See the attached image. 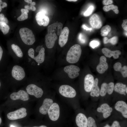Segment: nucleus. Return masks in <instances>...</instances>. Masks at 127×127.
Here are the masks:
<instances>
[{"instance_id":"nucleus-1","label":"nucleus","mask_w":127,"mask_h":127,"mask_svg":"<svg viewBox=\"0 0 127 127\" xmlns=\"http://www.w3.org/2000/svg\"><path fill=\"white\" fill-rule=\"evenodd\" d=\"M82 52L81 46L75 44L71 47L68 51L66 57L67 61L70 63L77 62L80 57Z\"/></svg>"},{"instance_id":"nucleus-2","label":"nucleus","mask_w":127,"mask_h":127,"mask_svg":"<svg viewBox=\"0 0 127 127\" xmlns=\"http://www.w3.org/2000/svg\"><path fill=\"white\" fill-rule=\"evenodd\" d=\"M19 32L21 38L25 44L30 45L35 42L34 35L30 29L27 28H23L20 29Z\"/></svg>"},{"instance_id":"nucleus-3","label":"nucleus","mask_w":127,"mask_h":127,"mask_svg":"<svg viewBox=\"0 0 127 127\" xmlns=\"http://www.w3.org/2000/svg\"><path fill=\"white\" fill-rule=\"evenodd\" d=\"M60 94L63 96L69 98H73L76 94L75 90L70 86L64 85H61L59 89Z\"/></svg>"},{"instance_id":"nucleus-4","label":"nucleus","mask_w":127,"mask_h":127,"mask_svg":"<svg viewBox=\"0 0 127 127\" xmlns=\"http://www.w3.org/2000/svg\"><path fill=\"white\" fill-rule=\"evenodd\" d=\"M26 109L22 107L13 111L10 112L7 115L9 119L14 120L20 119L25 117L27 115Z\"/></svg>"},{"instance_id":"nucleus-5","label":"nucleus","mask_w":127,"mask_h":127,"mask_svg":"<svg viewBox=\"0 0 127 127\" xmlns=\"http://www.w3.org/2000/svg\"><path fill=\"white\" fill-rule=\"evenodd\" d=\"M48 113L51 120L53 121L57 120L60 115V108L58 104L56 103H53L49 108Z\"/></svg>"},{"instance_id":"nucleus-6","label":"nucleus","mask_w":127,"mask_h":127,"mask_svg":"<svg viewBox=\"0 0 127 127\" xmlns=\"http://www.w3.org/2000/svg\"><path fill=\"white\" fill-rule=\"evenodd\" d=\"M26 89L28 94L34 95L37 98L41 97L43 93V91L41 88L33 84L28 85Z\"/></svg>"},{"instance_id":"nucleus-7","label":"nucleus","mask_w":127,"mask_h":127,"mask_svg":"<svg viewBox=\"0 0 127 127\" xmlns=\"http://www.w3.org/2000/svg\"><path fill=\"white\" fill-rule=\"evenodd\" d=\"M12 74L14 78L18 80L23 79L25 75L24 69L18 65H15L13 67L12 71Z\"/></svg>"},{"instance_id":"nucleus-8","label":"nucleus","mask_w":127,"mask_h":127,"mask_svg":"<svg viewBox=\"0 0 127 127\" xmlns=\"http://www.w3.org/2000/svg\"><path fill=\"white\" fill-rule=\"evenodd\" d=\"M114 84L113 82H110L108 83H103L101 85L100 91V95L102 97L105 96L107 93L111 95L114 90Z\"/></svg>"},{"instance_id":"nucleus-9","label":"nucleus","mask_w":127,"mask_h":127,"mask_svg":"<svg viewBox=\"0 0 127 127\" xmlns=\"http://www.w3.org/2000/svg\"><path fill=\"white\" fill-rule=\"evenodd\" d=\"M79 68L77 66L74 65H70L65 67L64 68V71L67 73L69 77L74 79L79 75Z\"/></svg>"},{"instance_id":"nucleus-10","label":"nucleus","mask_w":127,"mask_h":127,"mask_svg":"<svg viewBox=\"0 0 127 127\" xmlns=\"http://www.w3.org/2000/svg\"><path fill=\"white\" fill-rule=\"evenodd\" d=\"M97 111L98 112L102 113L104 118H107L111 115L113 108L108 104L105 103L102 104L100 107H98Z\"/></svg>"},{"instance_id":"nucleus-11","label":"nucleus","mask_w":127,"mask_h":127,"mask_svg":"<svg viewBox=\"0 0 127 127\" xmlns=\"http://www.w3.org/2000/svg\"><path fill=\"white\" fill-rule=\"evenodd\" d=\"M114 108L116 110L121 113L124 118H127V104L125 101H118L115 104Z\"/></svg>"},{"instance_id":"nucleus-12","label":"nucleus","mask_w":127,"mask_h":127,"mask_svg":"<svg viewBox=\"0 0 127 127\" xmlns=\"http://www.w3.org/2000/svg\"><path fill=\"white\" fill-rule=\"evenodd\" d=\"M10 98L13 100L21 99L23 101H26L29 99V95L25 91L20 90L17 92H14L10 95Z\"/></svg>"},{"instance_id":"nucleus-13","label":"nucleus","mask_w":127,"mask_h":127,"mask_svg":"<svg viewBox=\"0 0 127 127\" xmlns=\"http://www.w3.org/2000/svg\"><path fill=\"white\" fill-rule=\"evenodd\" d=\"M36 19L38 24L40 26H46L48 24L49 19L48 17L46 16L42 12H38L36 16Z\"/></svg>"},{"instance_id":"nucleus-14","label":"nucleus","mask_w":127,"mask_h":127,"mask_svg":"<svg viewBox=\"0 0 127 127\" xmlns=\"http://www.w3.org/2000/svg\"><path fill=\"white\" fill-rule=\"evenodd\" d=\"M45 38L47 47L48 48H51L53 47L55 42L57 39V37L55 33H48Z\"/></svg>"},{"instance_id":"nucleus-15","label":"nucleus","mask_w":127,"mask_h":127,"mask_svg":"<svg viewBox=\"0 0 127 127\" xmlns=\"http://www.w3.org/2000/svg\"><path fill=\"white\" fill-rule=\"evenodd\" d=\"M69 30L68 27H64L60 35L59 44L60 47H63L66 43L68 38Z\"/></svg>"},{"instance_id":"nucleus-16","label":"nucleus","mask_w":127,"mask_h":127,"mask_svg":"<svg viewBox=\"0 0 127 127\" xmlns=\"http://www.w3.org/2000/svg\"><path fill=\"white\" fill-rule=\"evenodd\" d=\"M89 22L93 28L99 29L102 25V22L99 16L96 14H93L90 17Z\"/></svg>"},{"instance_id":"nucleus-17","label":"nucleus","mask_w":127,"mask_h":127,"mask_svg":"<svg viewBox=\"0 0 127 127\" xmlns=\"http://www.w3.org/2000/svg\"><path fill=\"white\" fill-rule=\"evenodd\" d=\"M94 78L91 74H88L84 79V88L85 91L88 92H90L93 84Z\"/></svg>"},{"instance_id":"nucleus-18","label":"nucleus","mask_w":127,"mask_h":127,"mask_svg":"<svg viewBox=\"0 0 127 127\" xmlns=\"http://www.w3.org/2000/svg\"><path fill=\"white\" fill-rule=\"evenodd\" d=\"M106 61V58L105 56H102L100 57L99 63L96 68L97 71L99 73H103L107 69L108 66Z\"/></svg>"},{"instance_id":"nucleus-19","label":"nucleus","mask_w":127,"mask_h":127,"mask_svg":"<svg viewBox=\"0 0 127 127\" xmlns=\"http://www.w3.org/2000/svg\"><path fill=\"white\" fill-rule=\"evenodd\" d=\"M75 122L78 127H87V118L83 113H79L77 115Z\"/></svg>"},{"instance_id":"nucleus-20","label":"nucleus","mask_w":127,"mask_h":127,"mask_svg":"<svg viewBox=\"0 0 127 127\" xmlns=\"http://www.w3.org/2000/svg\"><path fill=\"white\" fill-rule=\"evenodd\" d=\"M63 24L61 22H56L49 25L48 27V33L56 32L60 35L62 30Z\"/></svg>"},{"instance_id":"nucleus-21","label":"nucleus","mask_w":127,"mask_h":127,"mask_svg":"<svg viewBox=\"0 0 127 127\" xmlns=\"http://www.w3.org/2000/svg\"><path fill=\"white\" fill-rule=\"evenodd\" d=\"M53 103V101L52 99L49 98L45 99L42 105L39 108L40 112L43 115L47 114L49 108Z\"/></svg>"},{"instance_id":"nucleus-22","label":"nucleus","mask_w":127,"mask_h":127,"mask_svg":"<svg viewBox=\"0 0 127 127\" xmlns=\"http://www.w3.org/2000/svg\"><path fill=\"white\" fill-rule=\"evenodd\" d=\"M102 53L106 57L110 58L113 56L115 59H118L119 55L121 54V52L119 50L111 51L108 48H104L102 50Z\"/></svg>"},{"instance_id":"nucleus-23","label":"nucleus","mask_w":127,"mask_h":127,"mask_svg":"<svg viewBox=\"0 0 127 127\" xmlns=\"http://www.w3.org/2000/svg\"><path fill=\"white\" fill-rule=\"evenodd\" d=\"M98 79L96 78L94 80L92 87L90 91V96L93 97H98L100 95V89L98 86Z\"/></svg>"},{"instance_id":"nucleus-24","label":"nucleus","mask_w":127,"mask_h":127,"mask_svg":"<svg viewBox=\"0 0 127 127\" xmlns=\"http://www.w3.org/2000/svg\"><path fill=\"white\" fill-rule=\"evenodd\" d=\"M113 68L115 71L120 72L123 77H127V66H124L122 67L121 64L120 62H117L114 64L113 66Z\"/></svg>"},{"instance_id":"nucleus-25","label":"nucleus","mask_w":127,"mask_h":127,"mask_svg":"<svg viewBox=\"0 0 127 127\" xmlns=\"http://www.w3.org/2000/svg\"><path fill=\"white\" fill-rule=\"evenodd\" d=\"M127 87L126 84L121 83H118L114 85V90L121 95H126L125 90Z\"/></svg>"},{"instance_id":"nucleus-26","label":"nucleus","mask_w":127,"mask_h":127,"mask_svg":"<svg viewBox=\"0 0 127 127\" xmlns=\"http://www.w3.org/2000/svg\"><path fill=\"white\" fill-rule=\"evenodd\" d=\"M45 49L42 47L39 52L38 54L36 56H34L32 59H33L38 63L40 64L43 63L44 60Z\"/></svg>"},{"instance_id":"nucleus-27","label":"nucleus","mask_w":127,"mask_h":127,"mask_svg":"<svg viewBox=\"0 0 127 127\" xmlns=\"http://www.w3.org/2000/svg\"><path fill=\"white\" fill-rule=\"evenodd\" d=\"M11 48L17 56L20 58L23 57V53L20 48L18 45L13 44L11 45Z\"/></svg>"},{"instance_id":"nucleus-28","label":"nucleus","mask_w":127,"mask_h":127,"mask_svg":"<svg viewBox=\"0 0 127 127\" xmlns=\"http://www.w3.org/2000/svg\"><path fill=\"white\" fill-rule=\"evenodd\" d=\"M103 10L105 12H108L111 10H112L116 14L119 13L118 7L114 4H111L107 6H104L103 7Z\"/></svg>"},{"instance_id":"nucleus-29","label":"nucleus","mask_w":127,"mask_h":127,"mask_svg":"<svg viewBox=\"0 0 127 127\" xmlns=\"http://www.w3.org/2000/svg\"><path fill=\"white\" fill-rule=\"evenodd\" d=\"M118 38L117 36H114L110 39H108L106 37H104L103 39V42L104 44H107L109 43H111L113 45L116 44L118 42Z\"/></svg>"},{"instance_id":"nucleus-30","label":"nucleus","mask_w":127,"mask_h":127,"mask_svg":"<svg viewBox=\"0 0 127 127\" xmlns=\"http://www.w3.org/2000/svg\"><path fill=\"white\" fill-rule=\"evenodd\" d=\"M9 29L10 27L8 25L4 22H0V29L4 34H7Z\"/></svg>"},{"instance_id":"nucleus-31","label":"nucleus","mask_w":127,"mask_h":127,"mask_svg":"<svg viewBox=\"0 0 127 127\" xmlns=\"http://www.w3.org/2000/svg\"><path fill=\"white\" fill-rule=\"evenodd\" d=\"M87 127H97L95 121L92 117L90 116L87 118Z\"/></svg>"},{"instance_id":"nucleus-32","label":"nucleus","mask_w":127,"mask_h":127,"mask_svg":"<svg viewBox=\"0 0 127 127\" xmlns=\"http://www.w3.org/2000/svg\"><path fill=\"white\" fill-rule=\"evenodd\" d=\"M94 9V7L93 6H91L84 13H83L84 16H89L92 13Z\"/></svg>"},{"instance_id":"nucleus-33","label":"nucleus","mask_w":127,"mask_h":127,"mask_svg":"<svg viewBox=\"0 0 127 127\" xmlns=\"http://www.w3.org/2000/svg\"><path fill=\"white\" fill-rule=\"evenodd\" d=\"M111 30L110 26L108 25H106L103 27L101 30V32H107L109 33Z\"/></svg>"},{"instance_id":"nucleus-34","label":"nucleus","mask_w":127,"mask_h":127,"mask_svg":"<svg viewBox=\"0 0 127 127\" xmlns=\"http://www.w3.org/2000/svg\"><path fill=\"white\" fill-rule=\"evenodd\" d=\"M99 42L97 41L93 40L91 41L89 44L90 47L93 48L98 46L99 44Z\"/></svg>"},{"instance_id":"nucleus-35","label":"nucleus","mask_w":127,"mask_h":127,"mask_svg":"<svg viewBox=\"0 0 127 127\" xmlns=\"http://www.w3.org/2000/svg\"><path fill=\"white\" fill-rule=\"evenodd\" d=\"M28 18V14L27 13H21L20 16L17 18V20L19 21H21L27 19Z\"/></svg>"},{"instance_id":"nucleus-36","label":"nucleus","mask_w":127,"mask_h":127,"mask_svg":"<svg viewBox=\"0 0 127 127\" xmlns=\"http://www.w3.org/2000/svg\"><path fill=\"white\" fill-rule=\"evenodd\" d=\"M78 39L80 42L83 44L86 41V39L82 33L79 35Z\"/></svg>"},{"instance_id":"nucleus-37","label":"nucleus","mask_w":127,"mask_h":127,"mask_svg":"<svg viewBox=\"0 0 127 127\" xmlns=\"http://www.w3.org/2000/svg\"><path fill=\"white\" fill-rule=\"evenodd\" d=\"M4 22L6 24L8 23V19L6 17H4V16L3 14H0V22Z\"/></svg>"},{"instance_id":"nucleus-38","label":"nucleus","mask_w":127,"mask_h":127,"mask_svg":"<svg viewBox=\"0 0 127 127\" xmlns=\"http://www.w3.org/2000/svg\"><path fill=\"white\" fill-rule=\"evenodd\" d=\"M123 22L122 25V26L124 30L126 31H127V19L123 20Z\"/></svg>"},{"instance_id":"nucleus-39","label":"nucleus","mask_w":127,"mask_h":127,"mask_svg":"<svg viewBox=\"0 0 127 127\" xmlns=\"http://www.w3.org/2000/svg\"><path fill=\"white\" fill-rule=\"evenodd\" d=\"M110 127H121L120 126L119 122L117 120H115L113 122Z\"/></svg>"},{"instance_id":"nucleus-40","label":"nucleus","mask_w":127,"mask_h":127,"mask_svg":"<svg viewBox=\"0 0 127 127\" xmlns=\"http://www.w3.org/2000/svg\"><path fill=\"white\" fill-rule=\"evenodd\" d=\"M113 1L112 0H104L103 1V4L105 5H107L111 4L113 3Z\"/></svg>"},{"instance_id":"nucleus-41","label":"nucleus","mask_w":127,"mask_h":127,"mask_svg":"<svg viewBox=\"0 0 127 127\" xmlns=\"http://www.w3.org/2000/svg\"><path fill=\"white\" fill-rule=\"evenodd\" d=\"M82 28L84 29H85L86 30H92L91 28H88L85 25H83L82 26Z\"/></svg>"},{"instance_id":"nucleus-42","label":"nucleus","mask_w":127,"mask_h":127,"mask_svg":"<svg viewBox=\"0 0 127 127\" xmlns=\"http://www.w3.org/2000/svg\"><path fill=\"white\" fill-rule=\"evenodd\" d=\"M21 13H28L29 12L28 10L26 9H21Z\"/></svg>"},{"instance_id":"nucleus-43","label":"nucleus","mask_w":127,"mask_h":127,"mask_svg":"<svg viewBox=\"0 0 127 127\" xmlns=\"http://www.w3.org/2000/svg\"><path fill=\"white\" fill-rule=\"evenodd\" d=\"M42 46H37L36 49V52H39L42 48Z\"/></svg>"},{"instance_id":"nucleus-44","label":"nucleus","mask_w":127,"mask_h":127,"mask_svg":"<svg viewBox=\"0 0 127 127\" xmlns=\"http://www.w3.org/2000/svg\"><path fill=\"white\" fill-rule=\"evenodd\" d=\"M3 53V50L1 46H0V61L1 60Z\"/></svg>"},{"instance_id":"nucleus-45","label":"nucleus","mask_w":127,"mask_h":127,"mask_svg":"<svg viewBox=\"0 0 127 127\" xmlns=\"http://www.w3.org/2000/svg\"><path fill=\"white\" fill-rule=\"evenodd\" d=\"M7 4L5 2H3L1 7L2 8H3L4 7H6L7 6Z\"/></svg>"},{"instance_id":"nucleus-46","label":"nucleus","mask_w":127,"mask_h":127,"mask_svg":"<svg viewBox=\"0 0 127 127\" xmlns=\"http://www.w3.org/2000/svg\"><path fill=\"white\" fill-rule=\"evenodd\" d=\"M108 33L107 32H101V34L102 36H107Z\"/></svg>"},{"instance_id":"nucleus-47","label":"nucleus","mask_w":127,"mask_h":127,"mask_svg":"<svg viewBox=\"0 0 127 127\" xmlns=\"http://www.w3.org/2000/svg\"><path fill=\"white\" fill-rule=\"evenodd\" d=\"M30 8L33 11H35L36 9V7L34 6L31 5Z\"/></svg>"},{"instance_id":"nucleus-48","label":"nucleus","mask_w":127,"mask_h":127,"mask_svg":"<svg viewBox=\"0 0 127 127\" xmlns=\"http://www.w3.org/2000/svg\"><path fill=\"white\" fill-rule=\"evenodd\" d=\"M24 8L25 9H27L28 10H31L30 7L29 5H26L24 6Z\"/></svg>"},{"instance_id":"nucleus-49","label":"nucleus","mask_w":127,"mask_h":127,"mask_svg":"<svg viewBox=\"0 0 127 127\" xmlns=\"http://www.w3.org/2000/svg\"><path fill=\"white\" fill-rule=\"evenodd\" d=\"M3 2L2 0H0V12L2 10V8L1 6Z\"/></svg>"},{"instance_id":"nucleus-50","label":"nucleus","mask_w":127,"mask_h":127,"mask_svg":"<svg viewBox=\"0 0 127 127\" xmlns=\"http://www.w3.org/2000/svg\"><path fill=\"white\" fill-rule=\"evenodd\" d=\"M24 1L28 3L31 4L32 2V0H25Z\"/></svg>"},{"instance_id":"nucleus-51","label":"nucleus","mask_w":127,"mask_h":127,"mask_svg":"<svg viewBox=\"0 0 127 127\" xmlns=\"http://www.w3.org/2000/svg\"><path fill=\"white\" fill-rule=\"evenodd\" d=\"M31 5L34 6L36 4V3L34 2H32L31 4Z\"/></svg>"},{"instance_id":"nucleus-52","label":"nucleus","mask_w":127,"mask_h":127,"mask_svg":"<svg viewBox=\"0 0 127 127\" xmlns=\"http://www.w3.org/2000/svg\"><path fill=\"white\" fill-rule=\"evenodd\" d=\"M67 1H73V2H75L77 1V0H66Z\"/></svg>"},{"instance_id":"nucleus-53","label":"nucleus","mask_w":127,"mask_h":127,"mask_svg":"<svg viewBox=\"0 0 127 127\" xmlns=\"http://www.w3.org/2000/svg\"><path fill=\"white\" fill-rule=\"evenodd\" d=\"M33 127H47L45 126L42 125L40 126L39 127L34 126Z\"/></svg>"},{"instance_id":"nucleus-54","label":"nucleus","mask_w":127,"mask_h":127,"mask_svg":"<svg viewBox=\"0 0 127 127\" xmlns=\"http://www.w3.org/2000/svg\"><path fill=\"white\" fill-rule=\"evenodd\" d=\"M103 127H110V126L108 124H106Z\"/></svg>"},{"instance_id":"nucleus-55","label":"nucleus","mask_w":127,"mask_h":127,"mask_svg":"<svg viewBox=\"0 0 127 127\" xmlns=\"http://www.w3.org/2000/svg\"><path fill=\"white\" fill-rule=\"evenodd\" d=\"M2 122V119L0 117V125Z\"/></svg>"},{"instance_id":"nucleus-56","label":"nucleus","mask_w":127,"mask_h":127,"mask_svg":"<svg viewBox=\"0 0 127 127\" xmlns=\"http://www.w3.org/2000/svg\"><path fill=\"white\" fill-rule=\"evenodd\" d=\"M127 87H126V90H125V92L127 94Z\"/></svg>"},{"instance_id":"nucleus-57","label":"nucleus","mask_w":127,"mask_h":127,"mask_svg":"<svg viewBox=\"0 0 127 127\" xmlns=\"http://www.w3.org/2000/svg\"><path fill=\"white\" fill-rule=\"evenodd\" d=\"M10 127H15L12 125H11L10 126Z\"/></svg>"},{"instance_id":"nucleus-58","label":"nucleus","mask_w":127,"mask_h":127,"mask_svg":"<svg viewBox=\"0 0 127 127\" xmlns=\"http://www.w3.org/2000/svg\"><path fill=\"white\" fill-rule=\"evenodd\" d=\"M125 35L126 36H127V32H126L125 33Z\"/></svg>"},{"instance_id":"nucleus-59","label":"nucleus","mask_w":127,"mask_h":127,"mask_svg":"<svg viewBox=\"0 0 127 127\" xmlns=\"http://www.w3.org/2000/svg\"><path fill=\"white\" fill-rule=\"evenodd\" d=\"M40 65V64H39V63H38V65Z\"/></svg>"},{"instance_id":"nucleus-60","label":"nucleus","mask_w":127,"mask_h":127,"mask_svg":"<svg viewBox=\"0 0 127 127\" xmlns=\"http://www.w3.org/2000/svg\"><path fill=\"white\" fill-rule=\"evenodd\" d=\"M0 86H1V83H0Z\"/></svg>"}]
</instances>
